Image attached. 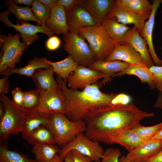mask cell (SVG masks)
<instances>
[{
	"instance_id": "cell-1",
	"label": "cell",
	"mask_w": 162,
	"mask_h": 162,
	"mask_svg": "<svg viewBox=\"0 0 162 162\" xmlns=\"http://www.w3.org/2000/svg\"><path fill=\"white\" fill-rule=\"evenodd\" d=\"M154 116V112L142 110L132 102L110 104L97 110L84 120V134L91 140L107 144L110 134L132 129L144 118Z\"/></svg>"
},
{
	"instance_id": "cell-2",
	"label": "cell",
	"mask_w": 162,
	"mask_h": 162,
	"mask_svg": "<svg viewBox=\"0 0 162 162\" xmlns=\"http://www.w3.org/2000/svg\"><path fill=\"white\" fill-rule=\"evenodd\" d=\"M56 80L62 91L65 115L73 121H84L97 110L110 105L117 94L101 91V82L98 81L80 91L68 88L67 82L58 75Z\"/></svg>"
},
{
	"instance_id": "cell-3",
	"label": "cell",
	"mask_w": 162,
	"mask_h": 162,
	"mask_svg": "<svg viewBox=\"0 0 162 162\" xmlns=\"http://www.w3.org/2000/svg\"><path fill=\"white\" fill-rule=\"evenodd\" d=\"M52 134L56 144L61 147L73 140L78 134L85 132V121H73L65 114H52L45 125Z\"/></svg>"
},
{
	"instance_id": "cell-4",
	"label": "cell",
	"mask_w": 162,
	"mask_h": 162,
	"mask_svg": "<svg viewBox=\"0 0 162 162\" xmlns=\"http://www.w3.org/2000/svg\"><path fill=\"white\" fill-rule=\"evenodd\" d=\"M0 101L5 108L0 118V141H6L10 135L21 133L24 123L26 110L15 104L4 94H0Z\"/></svg>"
},
{
	"instance_id": "cell-5",
	"label": "cell",
	"mask_w": 162,
	"mask_h": 162,
	"mask_svg": "<svg viewBox=\"0 0 162 162\" xmlns=\"http://www.w3.org/2000/svg\"><path fill=\"white\" fill-rule=\"evenodd\" d=\"M78 33L88 42L96 61L104 60L119 44L111 38L101 25L82 27Z\"/></svg>"
},
{
	"instance_id": "cell-6",
	"label": "cell",
	"mask_w": 162,
	"mask_h": 162,
	"mask_svg": "<svg viewBox=\"0 0 162 162\" xmlns=\"http://www.w3.org/2000/svg\"><path fill=\"white\" fill-rule=\"evenodd\" d=\"M20 37L19 32L13 35L10 33H8L7 35H0V74L7 69L15 68L16 64L20 60L23 51L28 46L20 41Z\"/></svg>"
},
{
	"instance_id": "cell-7",
	"label": "cell",
	"mask_w": 162,
	"mask_h": 162,
	"mask_svg": "<svg viewBox=\"0 0 162 162\" xmlns=\"http://www.w3.org/2000/svg\"><path fill=\"white\" fill-rule=\"evenodd\" d=\"M64 50L71 56L79 66L87 67L96 61L85 39L78 33L69 32L63 35Z\"/></svg>"
},
{
	"instance_id": "cell-8",
	"label": "cell",
	"mask_w": 162,
	"mask_h": 162,
	"mask_svg": "<svg viewBox=\"0 0 162 162\" xmlns=\"http://www.w3.org/2000/svg\"><path fill=\"white\" fill-rule=\"evenodd\" d=\"M72 150L88 156L94 162H100L104 151L99 142L89 139L84 133L78 134L71 141L62 146L59 155L64 159L65 155Z\"/></svg>"
},
{
	"instance_id": "cell-9",
	"label": "cell",
	"mask_w": 162,
	"mask_h": 162,
	"mask_svg": "<svg viewBox=\"0 0 162 162\" xmlns=\"http://www.w3.org/2000/svg\"><path fill=\"white\" fill-rule=\"evenodd\" d=\"M9 14L8 10L1 12L0 14V21L6 27L13 28L16 32H18L22 38V42L28 46L39 39L40 37L37 34L38 33L45 34L49 38L55 34L45 25H34L22 20H16V24H14L9 19Z\"/></svg>"
},
{
	"instance_id": "cell-10",
	"label": "cell",
	"mask_w": 162,
	"mask_h": 162,
	"mask_svg": "<svg viewBox=\"0 0 162 162\" xmlns=\"http://www.w3.org/2000/svg\"><path fill=\"white\" fill-rule=\"evenodd\" d=\"M39 111L51 116L55 113H65V106L62 91L59 87L54 89L41 92Z\"/></svg>"
},
{
	"instance_id": "cell-11",
	"label": "cell",
	"mask_w": 162,
	"mask_h": 162,
	"mask_svg": "<svg viewBox=\"0 0 162 162\" xmlns=\"http://www.w3.org/2000/svg\"><path fill=\"white\" fill-rule=\"evenodd\" d=\"M151 13L142 14L135 13L128 9L116 0L106 18L115 17L118 22L126 25L133 24L140 34L144 27L146 20L149 19Z\"/></svg>"
},
{
	"instance_id": "cell-12",
	"label": "cell",
	"mask_w": 162,
	"mask_h": 162,
	"mask_svg": "<svg viewBox=\"0 0 162 162\" xmlns=\"http://www.w3.org/2000/svg\"><path fill=\"white\" fill-rule=\"evenodd\" d=\"M103 78V74L100 72L87 67L78 66L69 76L67 82L70 89H83Z\"/></svg>"
},
{
	"instance_id": "cell-13",
	"label": "cell",
	"mask_w": 162,
	"mask_h": 162,
	"mask_svg": "<svg viewBox=\"0 0 162 162\" xmlns=\"http://www.w3.org/2000/svg\"><path fill=\"white\" fill-rule=\"evenodd\" d=\"M66 16L69 32L78 33L80 28L97 26L94 18L82 3L66 12Z\"/></svg>"
},
{
	"instance_id": "cell-14",
	"label": "cell",
	"mask_w": 162,
	"mask_h": 162,
	"mask_svg": "<svg viewBox=\"0 0 162 162\" xmlns=\"http://www.w3.org/2000/svg\"><path fill=\"white\" fill-rule=\"evenodd\" d=\"M146 141L132 129L121 130L109 135L107 144L116 143L124 147L128 152L135 149Z\"/></svg>"
},
{
	"instance_id": "cell-15",
	"label": "cell",
	"mask_w": 162,
	"mask_h": 162,
	"mask_svg": "<svg viewBox=\"0 0 162 162\" xmlns=\"http://www.w3.org/2000/svg\"><path fill=\"white\" fill-rule=\"evenodd\" d=\"M162 150V141L150 139L125 156L131 162H144Z\"/></svg>"
},
{
	"instance_id": "cell-16",
	"label": "cell",
	"mask_w": 162,
	"mask_h": 162,
	"mask_svg": "<svg viewBox=\"0 0 162 162\" xmlns=\"http://www.w3.org/2000/svg\"><path fill=\"white\" fill-rule=\"evenodd\" d=\"M104 60L122 61L129 64H138L147 67L140 55L128 44L117 45Z\"/></svg>"
},
{
	"instance_id": "cell-17",
	"label": "cell",
	"mask_w": 162,
	"mask_h": 162,
	"mask_svg": "<svg viewBox=\"0 0 162 162\" xmlns=\"http://www.w3.org/2000/svg\"><path fill=\"white\" fill-rule=\"evenodd\" d=\"M115 1L113 0H84L82 4L92 16L97 26H100L107 18Z\"/></svg>"
},
{
	"instance_id": "cell-18",
	"label": "cell",
	"mask_w": 162,
	"mask_h": 162,
	"mask_svg": "<svg viewBox=\"0 0 162 162\" xmlns=\"http://www.w3.org/2000/svg\"><path fill=\"white\" fill-rule=\"evenodd\" d=\"M162 3V0H154L152 1L153 8L150 16L147 21L145 22L140 35L146 41L151 56L154 63L156 66H162V60L157 55L153 45L152 34L154 24L155 16L156 11Z\"/></svg>"
},
{
	"instance_id": "cell-19",
	"label": "cell",
	"mask_w": 162,
	"mask_h": 162,
	"mask_svg": "<svg viewBox=\"0 0 162 162\" xmlns=\"http://www.w3.org/2000/svg\"><path fill=\"white\" fill-rule=\"evenodd\" d=\"M127 43L131 45L141 56L148 68L154 65L147 43L134 26L127 32Z\"/></svg>"
},
{
	"instance_id": "cell-20",
	"label": "cell",
	"mask_w": 162,
	"mask_h": 162,
	"mask_svg": "<svg viewBox=\"0 0 162 162\" xmlns=\"http://www.w3.org/2000/svg\"><path fill=\"white\" fill-rule=\"evenodd\" d=\"M129 65L128 63L119 60L107 61L100 60L96 61L87 67L102 73L103 78L101 82L104 84L110 80L113 75L124 70Z\"/></svg>"
},
{
	"instance_id": "cell-21",
	"label": "cell",
	"mask_w": 162,
	"mask_h": 162,
	"mask_svg": "<svg viewBox=\"0 0 162 162\" xmlns=\"http://www.w3.org/2000/svg\"><path fill=\"white\" fill-rule=\"evenodd\" d=\"M45 26L57 35L62 34L64 35L68 32L66 12L63 6L56 5L51 10L50 16Z\"/></svg>"
},
{
	"instance_id": "cell-22",
	"label": "cell",
	"mask_w": 162,
	"mask_h": 162,
	"mask_svg": "<svg viewBox=\"0 0 162 162\" xmlns=\"http://www.w3.org/2000/svg\"><path fill=\"white\" fill-rule=\"evenodd\" d=\"M111 38L119 44H127L126 35L131 29L126 25L118 22L116 18H106L101 25Z\"/></svg>"
},
{
	"instance_id": "cell-23",
	"label": "cell",
	"mask_w": 162,
	"mask_h": 162,
	"mask_svg": "<svg viewBox=\"0 0 162 162\" xmlns=\"http://www.w3.org/2000/svg\"><path fill=\"white\" fill-rule=\"evenodd\" d=\"M54 72L52 67L40 68L34 73L31 78L40 92H46L57 88L59 87L53 77Z\"/></svg>"
},
{
	"instance_id": "cell-24",
	"label": "cell",
	"mask_w": 162,
	"mask_h": 162,
	"mask_svg": "<svg viewBox=\"0 0 162 162\" xmlns=\"http://www.w3.org/2000/svg\"><path fill=\"white\" fill-rule=\"evenodd\" d=\"M51 116L41 112L36 108L26 110L25 121L21 132L22 137L28 136L40 126L45 125Z\"/></svg>"
},
{
	"instance_id": "cell-25",
	"label": "cell",
	"mask_w": 162,
	"mask_h": 162,
	"mask_svg": "<svg viewBox=\"0 0 162 162\" xmlns=\"http://www.w3.org/2000/svg\"><path fill=\"white\" fill-rule=\"evenodd\" d=\"M51 66L49 60L46 58L36 57L28 61L27 64L23 67L7 69L0 74L8 76L12 74H16L31 77L37 70L40 68H47Z\"/></svg>"
},
{
	"instance_id": "cell-26",
	"label": "cell",
	"mask_w": 162,
	"mask_h": 162,
	"mask_svg": "<svg viewBox=\"0 0 162 162\" xmlns=\"http://www.w3.org/2000/svg\"><path fill=\"white\" fill-rule=\"evenodd\" d=\"M133 75L138 77L142 83H146L151 89H155L152 73L147 67L138 65L129 64L128 68L112 76L120 77L125 75Z\"/></svg>"
},
{
	"instance_id": "cell-27",
	"label": "cell",
	"mask_w": 162,
	"mask_h": 162,
	"mask_svg": "<svg viewBox=\"0 0 162 162\" xmlns=\"http://www.w3.org/2000/svg\"><path fill=\"white\" fill-rule=\"evenodd\" d=\"M60 150L55 144L44 143L33 146L31 152L37 162H50L59 154Z\"/></svg>"
},
{
	"instance_id": "cell-28",
	"label": "cell",
	"mask_w": 162,
	"mask_h": 162,
	"mask_svg": "<svg viewBox=\"0 0 162 162\" xmlns=\"http://www.w3.org/2000/svg\"><path fill=\"white\" fill-rule=\"evenodd\" d=\"M49 63L57 75L66 82L69 76L76 70L79 66L69 55L60 61L54 62L49 60Z\"/></svg>"
},
{
	"instance_id": "cell-29",
	"label": "cell",
	"mask_w": 162,
	"mask_h": 162,
	"mask_svg": "<svg viewBox=\"0 0 162 162\" xmlns=\"http://www.w3.org/2000/svg\"><path fill=\"white\" fill-rule=\"evenodd\" d=\"M23 139L33 146L44 143L56 144L52 134L45 125L38 127Z\"/></svg>"
},
{
	"instance_id": "cell-30",
	"label": "cell",
	"mask_w": 162,
	"mask_h": 162,
	"mask_svg": "<svg viewBox=\"0 0 162 162\" xmlns=\"http://www.w3.org/2000/svg\"><path fill=\"white\" fill-rule=\"evenodd\" d=\"M4 4L8 7V10L9 13L15 15L16 20H21L25 22L32 21L36 22L41 25L34 14L31 8L29 7L19 6L13 0H6L4 2Z\"/></svg>"
},
{
	"instance_id": "cell-31",
	"label": "cell",
	"mask_w": 162,
	"mask_h": 162,
	"mask_svg": "<svg viewBox=\"0 0 162 162\" xmlns=\"http://www.w3.org/2000/svg\"><path fill=\"white\" fill-rule=\"evenodd\" d=\"M119 4L137 14H142L151 12L153 5L148 0H117Z\"/></svg>"
},
{
	"instance_id": "cell-32",
	"label": "cell",
	"mask_w": 162,
	"mask_h": 162,
	"mask_svg": "<svg viewBox=\"0 0 162 162\" xmlns=\"http://www.w3.org/2000/svg\"><path fill=\"white\" fill-rule=\"evenodd\" d=\"M0 162H37L20 152L9 150L6 146L1 144Z\"/></svg>"
},
{
	"instance_id": "cell-33",
	"label": "cell",
	"mask_w": 162,
	"mask_h": 162,
	"mask_svg": "<svg viewBox=\"0 0 162 162\" xmlns=\"http://www.w3.org/2000/svg\"><path fill=\"white\" fill-rule=\"evenodd\" d=\"M40 95L41 92L37 89L24 92L22 107L26 110L36 108L39 104Z\"/></svg>"
},
{
	"instance_id": "cell-34",
	"label": "cell",
	"mask_w": 162,
	"mask_h": 162,
	"mask_svg": "<svg viewBox=\"0 0 162 162\" xmlns=\"http://www.w3.org/2000/svg\"><path fill=\"white\" fill-rule=\"evenodd\" d=\"M162 129V122L150 126H145L140 124L132 129L143 140H150L159 130Z\"/></svg>"
},
{
	"instance_id": "cell-35",
	"label": "cell",
	"mask_w": 162,
	"mask_h": 162,
	"mask_svg": "<svg viewBox=\"0 0 162 162\" xmlns=\"http://www.w3.org/2000/svg\"><path fill=\"white\" fill-rule=\"evenodd\" d=\"M31 9L41 25H45L46 21L50 16L51 10L39 0H34Z\"/></svg>"
},
{
	"instance_id": "cell-36",
	"label": "cell",
	"mask_w": 162,
	"mask_h": 162,
	"mask_svg": "<svg viewBox=\"0 0 162 162\" xmlns=\"http://www.w3.org/2000/svg\"><path fill=\"white\" fill-rule=\"evenodd\" d=\"M122 153L119 148H108L104 150L100 162H119Z\"/></svg>"
},
{
	"instance_id": "cell-37",
	"label": "cell",
	"mask_w": 162,
	"mask_h": 162,
	"mask_svg": "<svg viewBox=\"0 0 162 162\" xmlns=\"http://www.w3.org/2000/svg\"><path fill=\"white\" fill-rule=\"evenodd\" d=\"M149 69L153 73L155 88L162 92V66L153 65Z\"/></svg>"
},
{
	"instance_id": "cell-38",
	"label": "cell",
	"mask_w": 162,
	"mask_h": 162,
	"mask_svg": "<svg viewBox=\"0 0 162 162\" xmlns=\"http://www.w3.org/2000/svg\"><path fill=\"white\" fill-rule=\"evenodd\" d=\"M13 102L18 106L22 107L24 96L23 92L19 87H16L11 92Z\"/></svg>"
},
{
	"instance_id": "cell-39",
	"label": "cell",
	"mask_w": 162,
	"mask_h": 162,
	"mask_svg": "<svg viewBox=\"0 0 162 162\" xmlns=\"http://www.w3.org/2000/svg\"><path fill=\"white\" fill-rule=\"evenodd\" d=\"M84 0H57V5L63 6L66 12L70 10L76 5L82 3Z\"/></svg>"
},
{
	"instance_id": "cell-40",
	"label": "cell",
	"mask_w": 162,
	"mask_h": 162,
	"mask_svg": "<svg viewBox=\"0 0 162 162\" xmlns=\"http://www.w3.org/2000/svg\"><path fill=\"white\" fill-rule=\"evenodd\" d=\"M61 41L60 38L56 36H53L47 40L46 42V48L50 51L57 49L60 46Z\"/></svg>"
},
{
	"instance_id": "cell-41",
	"label": "cell",
	"mask_w": 162,
	"mask_h": 162,
	"mask_svg": "<svg viewBox=\"0 0 162 162\" xmlns=\"http://www.w3.org/2000/svg\"><path fill=\"white\" fill-rule=\"evenodd\" d=\"M72 153L74 162H92V161L90 158L79 152L72 150Z\"/></svg>"
},
{
	"instance_id": "cell-42",
	"label": "cell",
	"mask_w": 162,
	"mask_h": 162,
	"mask_svg": "<svg viewBox=\"0 0 162 162\" xmlns=\"http://www.w3.org/2000/svg\"><path fill=\"white\" fill-rule=\"evenodd\" d=\"M7 76H4L0 79V93L7 94L10 89V82Z\"/></svg>"
},
{
	"instance_id": "cell-43",
	"label": "cell",
	"mask_w": 162,
	"mask_h": 162,
	"mask_svg": "<svg viewBox=\"0 0 162 162\" xmlns=\"http://www.w3.org/2000/svg\"><path fill=\"white\" fill-rule=\"evenodd\" d=\"M130 100V97L127 95L123 94H117L110 104H126L129 103Z\"/></svg>"
},
{
	"instance_id": "cell-44",
	"label": "cell",
	"mask_w": 162,
	"mask_h": 162,
	"mask_svg": "<svg viewBox=\"0 0 162 162\" xmlns=\"http://www.w3.org/2000/svg\"><path fill=\"white\" fill-rule=\"evenodd\" d=\"M51 10L57 5V0H39Z\"/></svg>"
},
{
	"instance_id": "cell-45",
	"label": "cell",
	"mask_w": 162,
	"mask_h": 162,
	"mask_svg": "<svg viewBox=\"0 0 162 162\" xmlns=\"http://www.w3.org/2000/svg\"><path fill=\"white\" fill-rule=\"evenodd\" d=\"M144 162H162V150L156 155Z\"/></svg>"
},
{
	"instance_id": "cell-46",
	"label": "cell",
	"mask_w": 162,
	"mask_h": 162,
	"mask_svg": "<svg viewBox=\"0 0 162 162\" xmlns=\"http://www.w3.org/2000/svg\"><path fill=\"white\" fill-rule=\"evenodd\" d=\"M154 107L157 109H162V92L158 93Z\"/></svg>"
},
{
	"instance_id": "cell-47",
	"label": "cell",
	"mask_w": 162,
	"mask_h": 162,
	"mask_svg": "<svg viewBox=\"0 0 162 162\" xmlns=\"http://www.w3.org/2000/svg\"><path fill=\"white\" fill-rule=\"evenodd\" d=\"M13 1L16 4H23L28 7L32 5L34 1L33 0H13Z\"/></svg>"
},
{
	"instance_id": "cell-48",
	"label": "cell",
	"mask_w": 162,
	"mask_h": 162,
	"mask_svg": "<svg viewBox=\"0 0 162 162\" xmlns=\"http://www.w3.org/2000/svg\"><path fill=\"white\" fill-rule=\"evenodd\" d=\"M64 162H74L71 152L67 153L64 158Z\"/></svg>"
},
{
	"instance_id": "cell-49",
	"label": "cell",
	"mask_w": 162,
	"mask_h": 162,
	"mask_svg": "<svg viewBox=\"0 0 162 162\" xmlns=\"http://www.w3.org/2000/svg\"><path fill=\"white\" fill-rule=\"evenodd\" d=\"M150 139L162 141V129L159 130Z\"/></svg>"
},
{
	"instance_id": "cell-50",
	"label": "cell",
	"mask_w": 162,
	"mask_h": 162,
	"mask_svg": "<svg viewBox=\"0 0 162 162\" xmlns=\"http://www.w3.org/2000/svg\"><path fill=\"white\" fill-rule=\"evenodd\" d=\"M5 111V108L3 103L0 101V118L4 115Z\"/></svg>"
},
{
	"instance_id": "cell-51",
	"label": "cell",
	"mask_w": 162,
	"mask_h": 162,
	"mask_svg": "<svg viewBox=\"0 0 162 162\" xmlns=\"http://www.w3.org/2000/svg\"><path fill=\"white\" fill-rule=\"evenodd\" d=\"M50 162H64V159L58 154Z\"/></svg>"
},
{
	"instance_id": "cell-52",
	"label": "cell",
	"mask_w": 162,
	"mask_h": 162,
	"mask_svg": "<svg viewBox=\"0 0 162 162\" xmlns=\"http://www.w3.org/2000/svg\"><path fill=\"white\" fill-rule=\"evenodd\" d=\"M118 160L119 162H131L128 160L123 155L119 158Z\"/></svg>"
},
{
	"instance_id": "cell-53",
	"label": "cell",
	"mask_w": 162,
	"mask_h": 162,
	"mask_svg": "<svg viewBox=\"0 0 162 162\" xmlns=\"http://www.w3.org/2000/svg\"><path fill=\"white\" fill-rule=\"evenodd\" d=\"M161 54L162 55V47L161 48Z\"/></svg>"
}]
</instances>
